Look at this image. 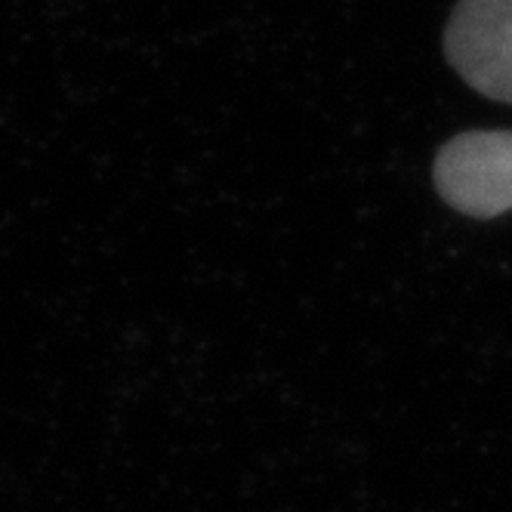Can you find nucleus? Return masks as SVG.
I'll return each mask as SVG.
<instances>
[{"label": "nucleus", "mask_w": 512, "mask_h": 512, "mask_svg": "<svg viewBox=\"0 0 512 512\" xmlns=\"http://www.w3.org/2000/svg\"><path fill=\"white\" fill-rule=\"evenodd\" d=\"M435 192L472 219L512 210V130H466L448 139L432 164Z\"/></svg>", "instance_id": "1"}, {"label": "nucleus", "mask_w": 512, "mask_h": 512, "mask_svg": "<svg viewBox=\"0 0 512 512\" xmlns=\"http://www.w3.org/2000/svg\"><path fill=\"white\" fill-rule=\"evenodd\" d=\"M445 56L475 93L512 105V0H460L445 28Z\"/></svg>", "instance_id": "2"}]
</instances>
